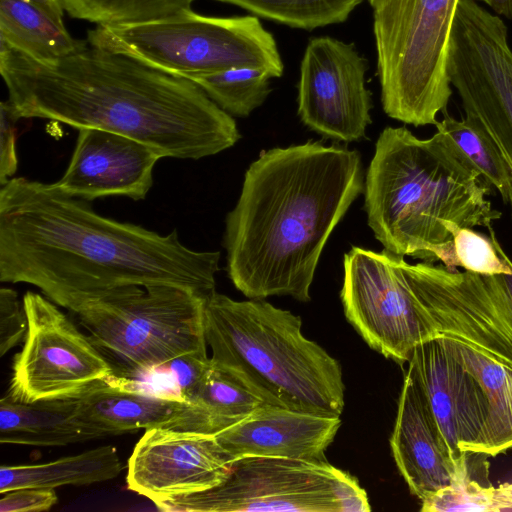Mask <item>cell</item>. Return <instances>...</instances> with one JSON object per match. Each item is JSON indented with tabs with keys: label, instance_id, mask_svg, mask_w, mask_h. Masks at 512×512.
Wrapping results in <instances>:
<instances>
[{
	"label": "cell",
	"instance_id": "obj_7",
	"mask_svg": "<svg viewBox=\"0 0 512 512\" xmlns=\"http://www.w3.org/2000/svg\"><path fill=\"white\" fill-rule=\"evenodd\" d=\"M207 300L176 285L130 286L75 314L114 377L126 380L160 371L181 355L207 352Z\"/></svg>",
	"mask_w": 512,
	"mask_h": 512
},
{
	"label": "cell",
	"instance_id": "obj_8",
	"mask_svg": "<svg viewBox=\"0 0 512 512\" xmlns=\"http://www.w3.org/2000/svg\"><path fill=\"white\" fill-rule=\"evenodd\" d=\"M459 0H389L373 10L384 112L415 127L435 125L452 96L448 46Z\"/></svg>",
	"mask_w": 512,
	"mask_h": 512
},
{
	"label": "cell",
	"instance_id": "obj_33",
	"mask_svg": "<svg viewBox=\"0 0 512 512\" xmlns=\"http://www.w3.org/2000/svg\"><path fill=\"white\" fill-rule=\"evenodd\" d=\"M28 329L27 316L18 294L11 288L0 289V356L21 343Z\"/></svg>",
	"mask_w": 512,
	"mask_h": 512
},
{
	"label": "cell",
	"instance_id": "obj_22",
	"mask_svg": "<svg viewBox=\"0 0 512 512\" xmlns=\"http://www.w3.org/2000/svg\"><path fill=\"white\" fill-rule=\"evenodd\" d=\"M265 404L226 368L211 360L195 396L186 403L168 429L216 436Z\"/></svg>",
	"mask_w": 512,
	"mask_h": 512
},
{
	"label": "cell",
	"instance_id": "obj_12",
	"mask_svg": "<svg viewBox=\"0 0 512 512\" xmlns=\"http://www.w3.org/2000/svg\"><path fill=\"white\" fill-rule=\"evenodd\" d=\"M28 329L15 356L9 392L33 402L75 398L114 378L108 361L56 304L38 293L23 297Z\"/></svg>",
	"mask_w": 512,
	"mask_h": 512
},
{
	"label": "cell",
	"instance_id": "obj_21",
	"mask_svg": "<svg viewBox=\"0 0 512 512\" xmlns=\"http://www.w3.org/2000/svg\"><path fill=\"white\" fill-rule=\"evenodd\" d=\"M75 398L26 402L10 393L0 400V442L41 447L99 439L77 417Z\"/></svg>",
	"mask_w": 512,
	"mask_h": 512
},
{
	"label": "cell",
	"instance_id": "obj_31",
	"mask_svg": "<svg viewBox=\"0 0 512 512\" xmlns=\"http://www.w3.org/2000/svg\"><path fill=\"white\" fill-rule=\"evenodd\" d=\"M420 501L422 512L502 511L496 487L484 486L470 476L457 480Z\"/></svg>",
	"mask_w": 512,
	"mask_h": 512
},
{
	"label": "cell",
	"instance_id": "obj_3",
	"mask_svg": "<svg viewBox=\"0 0 512 512\" xmlns=\"http://www.w3.org/2000/svg\"><path fill=\"white\" fill-rule=\"evenodd\" d=\"M364 190L360 153L308 141L262 151L227 214V273L250 299L310 300L325 244Z\"/></svg>",
	"mask_w": 512,
	"mask_h": 512
},
{
	"label": "cell",
	"instance_id": "obj_15",
	"mask_svg": "<svg viewBox=\"0 0 512 512\" xmlns=\"http://www.w3.org/2000/svg\"><path fill=\"white\" fill-rule=\"evenodd\" d=\"M234 461L215 436L146 429L128 460L127 488L156 505L221 484Z\"/></svg>",
	"mask_w": 512,
	"mask_h": 512
},
{
	"label": "cell",
	"instance_id": "obj_34",
	"mask_svg": "<svg viewBox=\"0 0 512 512\" xmlns=\"http://www.w3.org/2000/svg\"><path fill=\"white\" fill-rule=\"evenodd\" d=\"M21 119L8 101L0 104V185L10 180L18 168L17 122Z\"/></svg>",
	"mask_w": 512,
	"mask_h": 512
},
{
	"label": "cell",
	"instance_id": "obj_16",
	"mask_svg": "<svg viewBox=\"0 0 512 512\" xmlns=\"http://www.w3.org/2000/svg\"><path fill=\"white\" fill-rule=\"evenodd\" d=\"M407 371L417 384L450 455L468 472L467 455H483L485 404L474 377L446 350L440 337L418 345Z\"/></svg>",
	"mask_w": 512,
	"mask_h": 512
},
{
	"label": "cell",
	"instance_id": "obj_2",
	"mask_svg": "<svg viewBox=\"0 0 512 512\" xmlns=\"http://www.w3.org/2000/svg\"><path fill=\"white\" fill-rule=\"evenodd\" d=\"M0 73L20 118L121 134L162 157L198 160L241 138L233 117L192 80L89 43L42 62L0 41Z\"/></svg>",
	"mask_w": 512,
	"mask_h": 512
},
{
	"label": "cell",
	"instance_id": "obj_5",
	"mask_svg": "<svg viewBox=\"0 0 512 512\" xmlns=\"http://www.w3.org/2000/svg\"><path fill=\"white\" fill-rule=\"evenodd\" d=\"M211 360L265 404L340 416L345 386L336 359L302 333V321L264 299L236 301L215 292L206 302Z\"/></svg>",
	"mask_w": 512,
	"mask_h": 512
},
{
	"label": "cell",
	"instance_id": "obj_13",
	"mask_svg": "<svg viewBox=\"0 0 512 512\" xmlns=\"http://www.w3.org/2000/svg\"><path fill=\"white\" fill-rule=\"evenodd\" d=\"M410 269L440 336L462 341L512 368V271L481 275L427 261L410 264Z\"/></svg>",
	"mask_w": 512,
	"mask_h": 512
},
{
	"label": "cell",
	"instance_id": "obj_4",
	"mask_svg": "<svg viewBox=\"0 0 512 512\" xmlns=\"http://www.w3.org/2000/svg\"><path fill=\"white\" fill-rule=\"evenodd\" d=\"M363 191L368 225L384 249L427 262L459 229L488 228L502 217L486 198L491 186L439 129L420 139L386 127Z\"/></svg>",
	"mask_w": 512,
	"mask_h": 512
},
{
	"label": "cell",
	"instance_id": "obj_30",
	"mask_svg": "<svg viewBox=\"0 0 512 512\" xmlns=\"http://www.w3.org/2000/svg\"><path fill=\"white\" fill-rule=\"evenodd\" d=\"M489 229V239L472 230L461 228L453 240L443 245L435 255L449 270L462 267L465 271L481 275L510 273L511 259L499 244L496 234Z\"/></svg>",
	"mask_w": 512,
	"mask_h": 512
},
{
	"label": "cell",
	"instance_id": "obj_38",
	"mask_svg": "<svg viewBox=\"0 0 512 512\" xmlns=\"http://www.w3.org/2000/svg\"><path fill=\"white\" fill-rule=\"evenodd\" d=\"M496 492L502 511L512 510V482L500 484L496 487Z\"/></svg>",
	"mask_w": 512,
	"mask_h": 512
},
{
	"label": "cell",
	"instance_id": "obj_18",
	"mask_svg": "<svg viewBox=\"0 0 512 512\" xmlns=\"http://www.w3.org/2000/svg\"><path fill=\"white\" fill-rule=\"evenodd\" d=\"M340 426V416L262 404L215 438L234 460L256 456L323 461Z\"/></svg>",
	"mask_w": 512,
	"mask_h": 512
},
{
	"label": "cell",
	"instance_id": "obj_26",
	"mask_svg": "<svg viewBox=\"0 0 512 512\" xmlns=\"http://www.w3.org/2000/svg\"><path fill=\"white\" fill-rule=\"evenodd\" d=\"M292 28L313 30L345 22L363 0H216Z\"/></svg>",
	"mask_w": 512,
	"mask_h": 512
},
{
	"label": "cell",
	"instance_id": "obj_23",
	"mask_svg": "<svg viewBox=\"0 0 512 512\" xmlns=\"http://www.w3.org/2000/svg\"><path fill=\"white\" fill-rule=\"evenodd\" d=\"M440 339L482 392L486 414L483 455L494 457L512 449V368L462 341Z\"/></svg>",
	"mask_w": 512,
	"mask_h": 512
},
{
	"label": "cell",
	"instance_id": "obj_11",
	"mask_svg": "<svg viewBox=\"0 0 512 512\" xmlns=\"http://www.w3.org/2000/svg\"><path fill=\"white\" fill-rule=\"evenodd\" d=\"M404 256L353 246L344 255L341 301L350 324L374 350L399 364L439 337Z\"/></svg>",
	"mask_w": 512,
	"mask_h": 512
},
{
	"label": "cell",
	"instance_id": "obj_32",
	"mask_svg": "<svg viewBox=\"0 0 512 512\" xmlns=\"http://www.w3.org/2000/svg\"><path fill=\"white\" fill-rule=\"evenodd\" d=\"M210 365L211 358L207 356V352H191L168 362L160 371L171 377L176 394L188 402L200 388Z\"/></svg>",
	"mask_w": 512,
	"mask_h": 512
},
{
	"label": "cell",
	"instance_id": "obj_39",
	"mask_svg": "<svg viewBox=\"0 0 512 512\" xmlns=\"http://www.w3.org/2000/svg\"><path fill=\"white\" fill-rule=\"evenodd\" d=\"M367 1L370 4V6L372 7V9L374 10L376 8L381 7L382 5H384L389 0H367Z\"/></svg>",
	"mask_w": 512,
	"mask_h": 512
},
{
	"label": "cell",
	"instance_id": "obj_1",
	"mask_svg": "<svg viewBox=\"0 0 512 512\" xmlns=\"http://www.w3.org/2000/svg\"><path fill=\"white\" fill-rule=\"evenodd\" d=\"M220 253L98 214L55 183L24 177L0 189V281L27 283L76 313L130 286L169 284L209 299Z\"/></svg>",
	"mask_w": 512,
	"mask_h": 512
},
{
	"label": "cell",
	"instance_id": "obj_25",
	"mask_svg": "<svg viewBox=\"0 0 512 512\" xmlns=\"http://www.w3.org/2000/svg\"><path fill=\"white\" fill-rule=\"evenodd\" d=\"M0 41L42 62L54 61L84 47L64 23L26 0H0Z\"/></svg>",
	"mask_w": 512,
	"mask_h": 512
},
{
	"label": "cell",
	"instance_id": "obj_27",
	"mask_svg": "<svg viewBox=\"0 0 512 512\" xmlns=\"http://www.w3.org/2000/svg\"><path fill=\"white\" fill-rule=\"evenodd\" d=\"M273 77L258 69L240 68L191 77L221 109L231 116L247 117L272 91Z\"/></svg>",
	"mask_w": 512,
	"mask_h": 512
},
{
	"label": "cell",
	"instance_id": "obj_14",
	"mask_svg": "<svg viewBox=\"0 0 512 512\" xmlns=\"http://www.w3.org/2000/svg\"><path fill=\"white\" fill-rule=\"evenodd\" d=\"M369 64L353 43L330 37L310 39L300 63L297 113L317 134L346 143L359 141L371 123Z\"/></svg>",
	"mask_w": 512,
	"mask_h": 512
},
{
	"label": "cell",
	"instance_id": "obj_6",
	"mask_svg": "<svg viewBox=\"0 0 512 512\" xmlns=\"http://www.w3.org/2000/svg\"><path fill=\"white\" fill-rule=\"evenodd\" d=\"M86 40L187 79L240 68L273 78L284 72L274 36L255 15L215 17L188 9L163 19L96 25Z\"/></svg>",
	"mask_w": 512,
	"mask_h": 512
},
{
	"label": "cell",
	"instance_id": "obj_24",
	"mask_svg": "<svg viewBox=\"0 0 512 512\" xmlns=\"http://www.w3.org/2000/svg\"><path fill=\"white\" fill-rule=\"evenodd\" d=\"M122 470L117 449L105 445L42 464L2 465L0 493L20 488L90 485L114 479Z\"/></svg>",
	"mask_w": 512,
	"mask_h": 512
},
{
	"label": "cell",
	"instance_id": "obj_20",
	"mask_svg": "<svg viewBox=\"0 0 512 512\" xmlns=\"http://www.w3.org/2000/svg\"><path fill=\"white\" fill-rule=\"evenodd\" d=\"M77 417L99 438L141 428L168 426L186 403L178 395H155L112 378L77 397Z\"/></svg>",
	"mask_w": 512,
	"mask_h": 512
},
{
	"label": "cell",
	"instance_id": "obj_19",
	"mask_svg": "<svg viewBox=\"0 0 512 512\" xmlns=\"http://www.w3.org/2000/svg\"><path fill=\"white\" fill-rule=\"evenodd\" d=\"M390 446L400 474L411 494L419 500L469 476L453 461L417 384L407 370Z\"/></svg>",
	"mask_w": 512,
	"mask_h": 512
},
{
	"label": "cell",
	"instance_id": "obj_36",
	"mask_svg": "<svg viewBox=\"0 0 512 512\" xmlns=\"http://www.w3.org/2000/svg\"><path fill=\"white\" fill-rule=\"evenodd\" d=\"M45 10L55 20L64 23V9L60 0H26Z\"/></svg>",
	"mask_w": 512,
	"mask_h": 512
},
{
	"label": "cell",
	"instance_id": "obj_17",
	"mask_svg": "<svg viewBox=\"0 0 512 512\" xmlns=\"http://www.w3.org/2000/svg\"><path fill=\"white\" fill-rule=\"evenodd\" d=\"M160 153L121 134L80 129L63 176L55 185L64 193L87 201L110 196L133 200L146 197Z\"/></svg>",
	"mask_w": 512,
	"mask_h": 512
},
{
	"label": "cell",
	"instance_id": "obj_9",
	"mask_svg": "<svg viewBox=\"0 0 512 512\" xmlns=\"http://www.w3.org/2000/svg\"><path fill=\"white\" fill-rule=\"evenodd\" d=\"M177 512H367L356 478L332 464L277 457L236 459L219 485L156 504Z\"/></svg>",
	"mask_w": 512,
	"mask_h": 512
},
{
	"label": "cell",
	"instance_id": "obj_35",
	"mask_svg": "<svg viewBox=\"0 0 512 512\" xmlns=\"http://www.w3.org/2000/svg\"><path fill=\"white\" fill-rule=\"evenodd\" d=\"M58 501L55 489L20 488L1 493L0 512H40Z\"/></svg>",
	"mask_w": 512,
	"mask_h": 512
},
{
	"label": "cell",
	"instance_id": "obj_29",
	"mask_svg": "<svg viewBox=\"0 0 512 512\" xmlns=\"http://www.w3.org/2000/svg\"><path fill=\"white\" fill-rule=\"evenodd\" d=\"M72 18L96 25L145 22L191 9L194 0H60Z\"/></svg>",
	"mask_w": 512,
	"mask_h": 512
},
{
	"label": "cell",
	"instance_id": "obj_37",
	"mask_svg": "<svg viewBox=\"0 0 512 512\" xmlns=\"http://www.w3.org/2000/svg\"><path fill=\"white\" fill-rule=\"evenodd\" d=\"M488 6L494 14L501 18L512 19V0H475Z\"/></svg>",
	"mask_w": 512,
	"mask_h": 512
},
{
	"label": "cell",
	"instance_id": "obj_28",
	"mask_svg": "<svg viewBox=\"0 0 512 512\" xmlns=\"http://www.w3.org/2000/svg\"><path fill=\"white\" fill-rule=\"evenodd\" d=\"M443 114V119L435 124L436 129L445 132L483 179L497 190L512 218V175L504 160L492 142L464 118L458 120L447 112Z\"/></svg>",
	"mask_w": 512,
	"mask_h": 512
},
{
	"label": "cell",
	"instance_id": "obj_10",
	"mask_svg": "<svg viewBox=\"0 0 512 512\" xmlns=\"http://www.w3.org/2000/svg\"><path fill=\"white\" fill-rule=\"evenodd\" d=\"M447 73L464 119L494 145L512 175V48L503 19L475 0H459Z\"/></svg>",
	"mask_w": 512,
	"mask_h": 512
}]
</instances>
